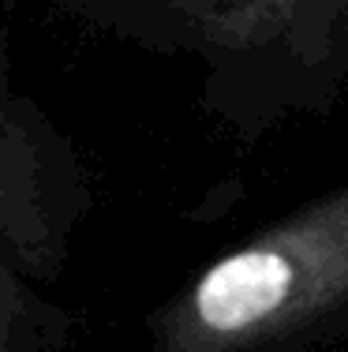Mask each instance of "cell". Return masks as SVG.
Instances as JSON below:
<instances>
[{
  "instance_id": "3957f363",
  "label": "cell",
  "mask_w": 348,
  "mask_h": 352,
  "mask_svg": "<svg viewBox=\"0 0 348 352\" xmlns=\"http://www.w3.org/2000/svg\"><path fill=\"white\" fill-rule=\"evenodd\" d=\"M90 210L79 154L27 98H0V248L30 281H53Z\"/></svg>"
},
{
  "instance_id": "277c9868",
  "label": "cell",
  "mask_w": 348,
  "mask_h": 352,
  "mask_svg": "<svg viewBox=\"0 0 348 352\" xmlns=\"http://www.w3.org/2000/svg\"><path fill=\"white\" fill-rule=\"evenodd\" d=\"M71 322L0 248V352H68Z\"/></svg>"
},
{
  "instance_id": "6da1fadb",
  "label": "cell",
  "mask_w": 348,
  "mask_h": 352,
  "mask_svg": "<svg viewBox=\"0 0 348 352\" xmlns=\"http://www.w3.org/2000/svg\"><path fill=\"white\" fill-rule=\"evenodd\" d=\"M79 23L198 68L202 105L259 135L348 98V0H64Z\"/></svg>"
},
{
  "instance_id": "7a4b0ae2",
  "label": "cell",
  "mask_w": 348,
  "mask_h": 352,
  "mask_svg": "<svg viewBox=\"0 0 348 352\" xmlns=\"http://www.w3.org/2000/svg\"><path fill=\"white\" fill-rule=\"evenodd\" d=\"M348 330V184L198 270L146 352H292Z\"/></svg>"
}]
</instances>
